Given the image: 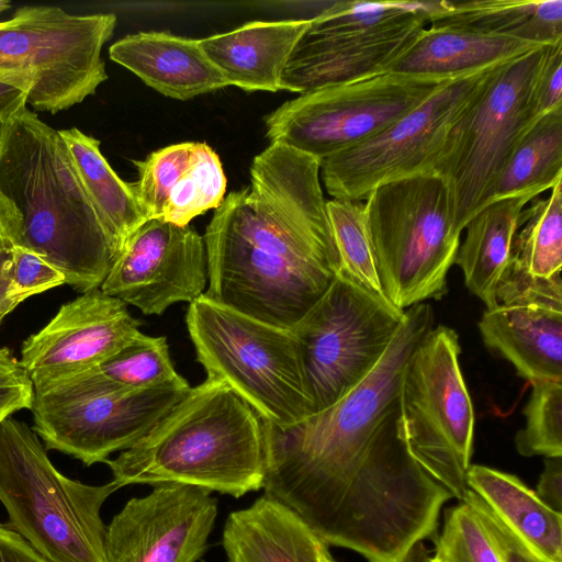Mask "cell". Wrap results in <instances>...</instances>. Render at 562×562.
I'll list each match as a JSON object with an SVG mask.
<instances>
[{"label":"cell","instance_id":"4316f807","mask_svg":"<svg viewBox=\"0 0 562 562\" xmlns=\"http://www.w3.org/2000/svg\"><path fill=\"white\" fill-rule=\"evenodd\" d=\"M106 233L114 260L147 220L133 183L123 181L100 149V140L72 127L58 131Z\"/></svg>","mask_w":562,"mask_h":562},{"label":"cell","instance_id":"1f68e13d","mask_svg":"<svg viewBox=\"0 0 562 562\" xmlns=\"http://www.w3.org/2000/svg\"><path fill=\"white\" fill-rule=\"evenodd\" d=\"M326 205L339 256L338 274L385 297L376 271L363 202L331 199Z\"/></svg>","mask_w":562,"mask_h":562},{"label":"cell","instance_id":"f907efd6","mask_svg":"<svg viewBox=\"0 0 562 562\" xmlns=\"http://www.w3.org/2000/svg\"><path fill=\"white\" fill-rule=\"evenodd\" d=\"M8 416H11V415L0 412V423L2 422V419H4Z\"/></svg>","mask_w":562,"mask_h":562},{"label":"cell","instance_id":"d6986e66","mask_svg":"<svg viewBox=\"0 0 562 562\" xmlns=\"http://www.w3.org/2000/svg\"><path fill=\"white\" fill-rule=\"evenodd\" d=\"M109 56L169 98L189 100L229 87L200 40L168 32H138L112 44Z\"/></svg>","mask_w":562,"mask_h":562},{"label":"cell","instance_id":"7dc6e473","mask_svg":"<svg viewBox=\"0 0 562 562\" xmlns=\"http://www.w3.org/2000/svg\"><path fill=\"white\" fill-rule=\"evenodd\" d=\"M11 8V3L7 0H0V14Z\"/></svg>","mask_w":562,"mask_h":562},{"label":"cell","instance_id":"836d02e7","mask_svg":"<svg viewBox=\"0 0 562 562\" xmlns=\"http://www.w3.org/2000/svg\"><path fill=\"white\" fill-rule=\"evenodd\" d=\"M435 543V555L441 562H502L488 530L464 501L447 509Z\"/></svg>","mask_w":562,"mask_h":562},{"label":"cell","instance_id":"d590c367","mask_svg":"<svg viewBox=\"0 0 562 562\" xmlns=\"http://www.w3.org/2000/svg\"><path fill=\"white\" fill-rule=\"evenodd\" d=\"M496 306H533L562 312L561 272L532 276L509 260L495 288Z\"/></svg>","mask_w":562,"mask_h":562},{"label":"cell","instance_id":"e0dca14e","mask_svg":"<svg viewBox=\"0 0 562 562\" xmlns=\"http://www.w3.org/2000/svg\"><path fill=\"white\" fill-rule=\"evenodd\" d=\"M206 282L203 236L189 225L155 218L131 237L100 290L145 315H161L172 304L203 295Z\"/></svg>","mask_w":562,"mask_h":562},{"label":"cell","instance_id":"681fc988","mask_svg":"<svg viewBox=\"0 0 562 562\" xmlns=\"http://www.w3.org/2000/svg\"><path fill=\"white\" fill-rule=\"evenodd\" d=\"M420 553L417 554V557L413 558V554L409 557L407 562H422V549L419 548Z\"/></svg>","mask_w":562,"mask_h":562},{"label":"cell","instance_id":"30bf717a","mask_svg":"<svg viewBox=\"0 0 562 562\" xmlns=\"http://www.w3.org/2000/svg\"><path fill=\"white\" fill-rule=\"evenodd\" d=\"M460 353L458 334L443 325L417 346L402 376L396 432L412 459L462 501L475 419Z\"/></svg>","mask_w":562,"mask_h":562},{"label":"cell","instance_id":"4dcf8cb0","mask_svg":"<svg viewBox=\"0 0 562 562\" xmlns=\"http://www.w3.org/2000/svg\"><path fill=\"white\" fill-rule=\"evenodd\" d=\"M226 177L217 154L206 144H193L189 166L172 189L159 220L184 227L224 201Z\"/></svg>","mask_w":562,"mask_h":562},{"label":"cell","instance_id":"603a6c76","mask_svg":"<svg viewBox=\"0 0 562 562\" xmlns=\"http://www.w3.org/2000/svg\"><path fill=\"white\" fill-rule=\"evenodd\" d=\"M541 46L546 45L477 31L428 26L389 72L453 78L510 61Z\"/></svg>","mask_w":562,"mask_h":562},{"label":"cell","instance_id":"d4e9b609","mask_svg":"<svg viewBox=\"0 0 562 562\" xmlns=\"http://www.w3.org/2000/svg\"><path fill=\"white\" fill-rule=\"evenodd\" d=\"M535 195L494 200L465 225L467 235L454 263L463 272L467 288L486 305L496 307L495 288L510 259L514 237L522 223L524 210Z\"/></svg>","mask_w":562,"mask_h":562},{"label":"cell","instance_id":"8fae6325","mask_svg":"<svg viewBox=\"0 0 562 562\" xmlns=\"http://www.w3.org/2000/svg\"><path fill=\"white\" fill-rule=\"evenodd\" d=\"M431 1H333L293 50L281 90L306 93L389 72L428 26Z\"/></svg>","mask_w":562,"mask_h":562},{"label":"cell","instance_id":"3957f363","mask_svg":"<svg viewBox=\"0 0 562 562\" xmlns=\"http://www.w3.org/2000/svg\"><path fill=\"white\" fill-rule=\"evenodd\" d=\"M104 463L120 488L173 483L238 498L263 486L262 419L226 383L206 378L134 446Z\"/></svg>","mask_w":562,"mask_h":562},{"label":"cell","instance_id":"d6a6232c","mask_svg":"<svg viewBox=\"0 0 562 562\" xmlns=\"http://www.w3.org/2000/svg\"><path fill=\"white\" fill-rule=\"evenodd\" d=\"M530 384L526 424L516 435V449L524 457H562V380Z\"/></svg>","mask_w":562,"mask_h":562},{"label":"cell","instance_id":"2e32d148","mask_svg":"<svg viewBox=\"0 0 562 562\" xmlns=\"http://www.w3.org/2000/svg\"><path fill=\"white\" fill-rule=\"evenodd\" d=\"M216 517L211 491L154 485L147 495L131 498L106 526L105 562H198Z\"/></svg>","mask_w":562,"mask_h":562},{"label":"cell","instance_id":"7a4b0ae2","mask_svg":"<svg viewBox=\"0 0 562 562\" xmlns=\"http://www.w3.org/2000/svg\"><path fill=\"white\" fill-rule=\"evenodd\" d=\"M0 221L81 293L99 289L113 252L59 132L27 106L0 124Z\"/></svg>","mask_w":562,"mask_h":562},{"label":"cell","instance_id":"5bb4252c","mask_svg":"<svg viewBox=\"0 0 562 562\" xmlns=\"http://www.w3.org/2000/svg\"><path fill=\"white\" fill-rule=\"evenodd\" d=\"M450 79L384 72L302 93L265 116L267 137L322 161L378 135Z\"/></svg>","mask_w":562,"mask_h":562},{"label":"cell","instance_id":"9c48e42d","mask_svg":"<svg viewBox=\"0 0 562 562\" xmlns=\"http://www.w3.org/2000/svg\"><path fill=\"white\" fill-rule=\"evenodd\" d=\"M113 13L72 14L25 5L0 21V81L27 91V105L56 114L93 95L108 79L101 52Z\"/></svg>","mask_w":562,"mask_h":562},{"label":"cell","instance_id":"cb8c5ba5","mask_svg":"<svg viewBox=\"0 0 562 562\" xmlns=\"http://www.w3.org/2000/svg\"><path fill=\"white\" fill-rule=\"evenodd\" d=\"M468 487L530 550L548 562H562V514L546 505L517 476L470 465Z\"/></svg>","mask_w":562,"mask_h":562},{"label":"cell","instance_id":"bcb514c9","mask_svg":"<svg viewBox=\"0 0 562 562\" xmlns=\"http://www.w3.org/2000/svg\"><path fill=\"white\" fill-rule=\"evenodd\" d=\"M422 562H441L435 554L429 557L427 551H422Z\"/></svg>","mask_w":562,"mask_h":562},{"label":"cell","instance_id":"44dd1931","mask_svg":"<svg viewBox=\"0 0 562 562\" xmlns=\"http://www.w3.org/2000/svg\"><path fill=\"white\" fill-rule=\"evenodd\" d=\"M227 562H321L328 547L289 507L267 494L228 515Z\"/></svg>","mask_w":562,"mask_h":562},{"label":"cell","instance_id":"ab89813d","mask_svg":"<svg viewBox=\"0 0 562 562\" xmlns=\"http://www.w3.org/2000/svg\"><path fill=\"white\" fill-rule=\"evenodd\" d=\"M537 106L541 116L562 106V44L554 47L543 69L538 85Z\"/></svg>","mask_w":562,"mask_h":562},{"label":"cell","instance_id":"ffe728a7","mask_svg":"<svg viewBox=\"0 0 562 562\" xmlns=\"http://www.w3.org/2000/svg\"><path fill=\"white\" fill-rule=\"evenodd\" d=\"M312 19L252 21L200 40L229 86L244 91L281 90L283 70Z\"/></svg>","mask_w":562,"mask_h":562},{"label":"cell","instance_id":"f1b7e54d","mask_svg":"<svg viewBox=\"0 0 562 562\" xmlns=\"http://www.w3.org/2000/svg\"><path fill=\"white\" fill-rule=\"evenodd\" d=\"M90 372L103 386L124 392L189 384L173 367L166 337L143 333Z\"/></svg>","mask_w":562,"mask_h":562},{"label":"cell","instance_id":"7c38bea8","mask_svg":"<svg viewBox=\"0 0 562 562\" xmlns=\"http://www.w3.org/2000/svg\"><path fill=\"white\" fill-rule=\"evenodd\" d=\"M405 311L337 274L290 329L314 414L355 389L381 359Z\"/></svg>","mask_w":562,"mask_h":562},{"label":"cell","instance_id":"b9f144b4","mask_svg":"<svg viewBox=\"0 0 562 562\" xmlns=\"http://www.w3.org/2000/svg\"><path fill=\"white\" fill-rule=\"evenodd\" d=\"M0 562H49L9 525L0 522Z\"/></svg>","mask_w":562,"mask_h":562},{"label":"cell","instance_id":"6da1fadb","mask_svg":"<svg viewBox=\"0 0 562 562\" xmlns=\"http://www.w3.org/2000/svg\"><path fill=\"white\" fill-rule=\"evenodd\" d=\"M434 328L419 303L369 374L334 405L284 428L263 424V494L293 510L328 547L374 560L422 528L431 509L430 476L397 438L406 364Z\"/></svg>","mask_w":562,"mask_h":562},{"label":"cell","instance_id":"74e56055","mask_svg":"<svg viewBox=\"0 0 562 562\" xmlns=\"http://www.w3.org/2000/svg\"><path fill=\"white\" fill-rule=\"evenodd\" d=\"M462 501L471 505L480 516L495 542L502 562H548L518 539L472 490H467Z\"/></svg>","mask_w":562,"mask_h":562},{"label":"cell","instance_id":"f546056e","mask_svg":"<svg viewBox=\"0 0 562 562\" xmlns=\"http://www.w3.org/2000/svg\"><path fill=\"white\" fill-rule=\"evenodd\" d=\"M532 276L549 278L562 267V181L524 210L510 259Z\"/></svg>","mask_w":562,"mask_h":562},{"label":"cell","instance_id":"8d00e7d4","mask_svg":"<svg viewBox=\"0 0 562 562\" xmlns=\"http://www.w3.org/2000/svg\"><path fill=\"white\" fill-rule=\"evenodd\" d=\"M11 283L22 302L66 284L64 274L40 255L21 247H11Z\"/></svg>","mask_w":562,"mask_h":562},{"label":"cell","instance_id":"f6af8a7d","mask_svg":"<svg viewBox=\"0 0 562 562\" xmlns=\"http://www.w3.org/2000/svg\"><path fill=\"white\" fill-rule=\"evenodd\" d=\"M7 246H10V244L8 241L5 232H4L1 221H0V249L3 247H7Z\"/></svg>","mask_w":562,"mask_h":562},{"label":"cell","instance_id":"c3c4849f","mask_svg":"<svg viewBox=\"0 0 562 562\" xmlns=\"http://www.w3.org/2000/svg\"><path fill=\"white\" fill-rule=\"evenodd\" d=\"M321 562H336V561L331 558V555L329 554V551L327 550L324 552Z\"/></svg>","mask_w":562,"mask_h":562},{"label":"cell","instance_id":"60d3db41","mask_svg":"<svg viewBox=\"0 0 562 562\" xmlns=\"http://www.w3.org/2000/svg\"><path fill=\"white\" fill-rule=\"evenodd\" d=\"M536 494L550 508L561 513L562 457L546 458L544 469L540 475Z\"/></svg>","mask_w":562,"mask_h":562},{"label":"cell","instance_id":"7402d4cb","mask_svg":"<svg viewBox=\"0 0 562 562\" xmlns=\"http://www.w3.org/2000/svg\"><path fill=\"white\" fill-rule=\"evenodd\" d=\"M479 329L484 344L530 383L562 380V312L496 306L483 313Z\"/></svg>","mask_w":562,"mask_h":562},{"label":"cell","instance_id":"9a60e30c","mask_svg":"<svg viewBox=\"0 0 562 562\" xmlns=\"http://www.w3.org/2000/svg\"><path fill=\"white\" fill-rule=\"evenodd\" d=\"M190 389L186 384L115 391L87 371L34 390L33 430L46 449L69 454L89 467L134 446Z\"/></svg>","mask_w":562,"mask_h":562},{"label":"cell","instance_id":"e575fe53","mask_svg":"<svg viewBox=\"0 0 562 562\" xmlns=\"http://www.w3.org/2000/svg\"><path fill=\"white\" fill-rule=\"evenodd\" d=\"M194 142L160 148L144 160L133 161L138 180L133 183L147 221L160 218L170 193L187 170Z\"/></svg>","mask_w":562,"mask_h":562},{"label":"cell","instance_id":"7bdbcfd3","mask_svg":"<svg viewBox=\"0 0 562 562\" xmlns=\"http://www.w3.org/2000/svg\"><path fill=\"white\" fill-rule=\"evenodd\" d=\"M11 246L0 249V325L3 318L9 315L19 304L21 299L12 288L11 269Z\"/></svg>","mask_w":562,"mask_h":562},{"label":"cell","instance_id":"ee69618b","mask_svg":"<svg viewBox=\"0 0 562 562\" xmlns=\"http://www.w3.org/2000/svg\"><path fill=\"white\" fill-rule=\"evenodd\" d=\"M29 93L14 85L0 81V124L27 105Z\"/></svg>","mask_w":562,"mask_h":562},{"label":"cell","instance_id":"ac0fdd59","mask_svg":"<svg viewBox=\"0 0 562 562\" xmlns=\"http://www.w3.org/2000/svg\"><path fill=\"white\" fill-rule=\"evenodd\" d=\"M139 326L123 301L93 289L63 304L29 336L19 361L34 390L45 389L97 368L133 340Z\"/></svg>","mask_w":562,"mask_h":562},{"label":"cell","instance_id":"8992f818","mask_svg":"<svg viewBox=\"0 0 562 562\" xmlns=\"http://www.w3.org/2000/svg\"><path fill=\"white\" fill-rule=\"evenodd\" d=\"M363 205L385 297L401 311L440 300L461 235L445 179L429 171L394 180L373 189Z\"/></svg>","mask_w":562,"mask_h":562},{"label":"cell","instance_id":"83f0119b","mask_svg":"<svg viewBox=\"0 0 562 562\" xmlns=\"http://www.w3.org/2000/svg\"><path fill=\"white\" fill-rule=\"evenodd\" d=\"M562 181V106L540 116L506 161L490 202L541 195ZM488 202V203H490Z\"/></svg>","mask_w":562,"mask_h":562},{"label":"cell","instance_id":"52a82bcc","mask_svg":"<svg viewBox=\"0 0 562 562\" xmlns=\"http://www.w3.org/2000/svg\"><path fill=\"white\" fill-rule=\"evenodd\" d=\"M186 324L206 378L226 383L263 422L284 428L314 414L291 330L205 294L189 304Z\"/></svg>","mask_w":562,"mask_h":562},{"label":"cell","instance_id":"5b68a950","mask_svg":"<svg viewBox=\"0 0 562 562\" xmlns=\"http://www.w3.org/2000/svg\"><path fill=\"white\" fill-rule=\"evenodd\" d=\"M120 487L63 475L37 434L11 416L0 423V502L9 527L49 562H105L101 508Z\"/></svg>","mask_w":562,"mask_h":562},{"label":"cell","instance_id":"277c9868","mask_svg":"<svg viewBox=\"0 0 562 562\" xmlns=\"http://www.w3.org/2000/svg\"><path fill=\"white\" fill-rule=\"evenodd\" d=\"M233 191L206 226L207 290L216 303L269 325L292 329L339 272L337 251L289 239L257 217Z\"/></svg>","mask_w":562,"mask_h":562},{"label":"cell","instance_id":"4fadbf2b","mask_svg":"<svg viewBox=\"0 0 562 562\" xmlns=\"http://www.w3.org/2000/svg\"><path fill=\"white\" fill-rule=\"evenodd\" d=\"M504 64L451 78L378 135L323 159L327 193L362 202L381 184L431 171L450 131Z\"/></svg>","mask_w":562,"mask_h":562},{"label":"cell","instance_id":"484cf974","mask_svg":"<svg viewBox=\"0 0 562 562\" xmlns=\"http://www.w3.org/2000/svg\"><path fill=\"white\" fill-rule=\"evenodd\" d=\"M428 26L457 27L539 45H557L562 43V1H431Z\"/></svg>","mask_w":562,"mask_h":562},{"label":"cell","instance_id":"ba28073f","mask_svg":"<svg viewBox=\"0 0 562 562\" xmlns=\"http://www.w3.org/2000/svg\"><path fill=\"white\" fill-rule=\"evenodd\" d=\"M557 45L502 65L450 131L431 171L449 187L458 232L490 202L510 154L541 116L538 85Z\"/></svg>","mask_w":562,"mask_h":562},{"label":"cell","instance_id":"f35d334b","mask_svg":"<svg viewBox=\"0 0 562 562\" xmlns=\"http://www.w3.org/2000/svg\"><path fill=\"white\" fill-rule=\"evenodd\" d=\"M33 396V383L20 361L10 349L0 348V412L31 409Z\"/></svg>","mask_w":562,"mask_h":562}]
</instances>
